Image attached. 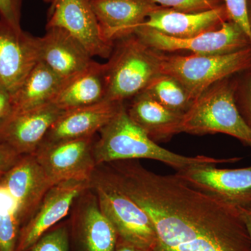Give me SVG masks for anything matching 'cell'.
Returning <instances> with one entry per match:
<instances>
[{"label": "cell", "mask_w": 251, "mask_h": 251, "mask_svg": "<svg viewBox=\"0 0 251 251\" xmlns=\"http://www.w3.org/2000/svg\"><path fill=\"white\" fill-rule=\"evenodd\" d=\"M107 165L117 184L151 219L156 234L153 251H251L236 206L136 160Z\"/></svg>", "instance_id": "cell-1"}, {"label": "cell", "mask_w": 251, "mask_h": 251, "mask_svg": "<svg viewBox=\"0 0 251 251\" xmlns=\"http://www.w3.org/2000/svg\"><path fill=\"white\" fill-rule=\"evenodd\" d=\"M94 145L97 166L120 161L155 160L179 171L198 165L216 166L234 163L242 158H216L206 156H186L178 154L157 145L156 142L132 121L125 105L99 132Z\"/></svg>", "instance_id": "cell-2"}, {"label": "cell", "mask_w": 251, "mask_h": 251, "mask_svg": "<svg viewBox=\"0 0 251 251\" xmlns=\"http://www.w3.org/2000/svg\"><path fill=\"white\" fill-rule=\"evenodd\" d=\"M237 75L216 82L193 100L183 115L180 133H222L251 147V129L236 103Z\"/></svg>", "instance_id": "cell-3"}, {"label": "cell", "mask_w": 251, "mask_h": 251, "mask_svg": "<svg viewBox=\"0 0 251 251\" xmlns=\"http://www.w3.org/2000/svg\"><path fill=\"white\" fill-rule=\"evenodd\" d=\"M158 51L134 34L115 41L107 64L105 100L123 103L141 93L161 74Z\"/></svg>", "instance_id": "cell-4"}, {"label": "cell", "mask_w": 251, "mask_h": 251, "mask_svg": "<svg viewBox=\"0 0 251 251\" xmlns=\"http://www.w3.org/2000/svg\"><path fill=\"white\" fill-rule=\"evenodd\" d=\"M90 185L117 236L143 250L153 251L156 234L151 219L117 184L106 164L97 166Z\"/></svg>", "instance_id": "cell-5"}, {"label": "cell", "mask_w": 251, "mask_h": 251, "mask_svg": "<svg viewBox=\"0 0 251 251\" xmlns=\"http://www.w3.org/2000/svg\"><path fill=\"white\" fill-rule=\"evenodd\" d=\"M160 61L161 74L179 81L194 100L216 82L251 70V47L211 55H168L161 52Z\"/></svg>", "instance_id": "cell-6"}, {"label": "cell", "mask_w": 251, "mask_h": 251, "mask_svg": "<svg viewBox=\"0 0 251 251\" xmlns=\"http://www.w3.org/2000/svg\"><path fill=\"white\" fill-rule=\"evenodd\" d=\"M144 44L158 52L185 51L193 54H224L251 47L246 33L233 21H228L216 30L194 37L179 39L144 26L133 31Z\"/></svg>", "instance_id": "cell-7"}, {"label": "cell", "mask_w": 251, "mask_h": 251, "mask_svg": "<svg viewBox=\"0 0 251 251\" xmlns=\"http://www.w3.org/2000/svg\"><path fill=\"white\" fill-rule=\"evenodd\" d=\"M71 211V251H115L116 230L100 210L90 185L75 199Z\"/></svg>", "instance_id": "cell-8"}, {"label": "cell", "mask_w": 251, "mask_h": 251, "mask_svg": "<svg viewBox=\"0 0 251 251\" xmlns=\"http://www.w3.org/2000/svg\"><path fill=\"white\" fill-rule=\"evenodd\" d=\"M96 135L41 146L34 153L52 185L70 181H90L97 165L94 156Z\"/></svg>", "instance_id": "cell-9"}, {"label": "cell", "mask_w": 251, "mask_h": 251, "mask_svg": "<svg viewBox=\"0 0 251 251\" xmlns=\"http://www.w3.org/2000/svg\"><path fill=\"white\" fill-rule=\"evenodd\" d=\"M49 3L46 28L65 29L82 44L92 57L109 58L114 44L102 35L89 0H44Z\"/></svg>", "instance_id": "cell-10"}, {"label": "cell", "mask_w": 251, "mask_h": 251, "mask_svg": "<svg viewBox=\"0 0 251 251\" xmlns=\"http://www.w3.org/2000/svg\"><path fill=\"white\" fill-rule=\"evenodd\" d=\"M175 175L192 187L237 208L251 206V166L221 169L198 165Z\"/></svg>", "instance_id": "cell-11"}, {"label": "cell", "mask_w": 251, "mask_h": 251, "mask_svg": "<svg viewBox=\"0 0 251 251\" xmlns=\"http://www.w3.org/2000/svg\"><path fill=\"white\" fill-rule=\"evenodd\" d=\"M90 187V181L70 180L49 188L35 212L20 231L16 251H25L72 209L75 199Z\"/></svg>", "instance_id": "cell-12"}, {"label": "cell", "mask_w": 251, "mask_h": 251, "mask_svg": "<svg viewBox=\"0 0 251 251\" xmlns=\"http://www.w3.org/2000/svg\"><path fill=\"white\" fill-rule=\"evenodd\" d=\"M39 62V37L0 20V81L12 95Z\"/></svg>", "instance_id": "cell-13"}, {"label": "cell", "mask_w": 251, "mask_h": 251, "mask_svg": "<svg viewBox=\"0 0 251 251\" xmlns=\"http://www.w3.org/2000/svg\"><path fill=\"white\" fill-rule=\"evenodd\" d=\"M63 112L54 104L49 103L15 112L0 130V139L21 156L34 154Z\"/></svg>", "instance_id": "cell-14"}, {"label": "cell", "mask_w": 251, "mask_h": 251, "mask_svg": "<svg viewBox=\"0 0 251 251\" xmlns=\"http://www.w3.org/2000/svg\"><path fill=\"white\" fill-rule=\"evenodd\" d=\"M0 183L14 200L22 227L53 186L34 154L23 156Z\"/></svg>", "instance_id": "cell-15"}, {"label": "cell", "mask_w": 251, "mask_h": 251, "mask_svg": "<svg viewBox=\"0 0 251 251\" xmlns=\"http://www.w3.org/2000/svg\"><path fill=\"white\" fill-rule=\"evenodd\" d=\"M123 106L124 103L103 100L64 111L50 128L40 147L94 136Z\"/></svg>", "instance_id": "cell-16"}, {"label": "cell", "mask_w": 251, "mask_h": 251, "mask_svg": "<svg viewBox=\"0 0 251 251\" xmlns=\"http://www.w3.org/2000/svg\"><path fill=\"white\" fill-rule=\"evenodd\" d=\"M39 61L64 80L94 62L85 46L62 28H46L45 35L39 37Z\"/></svg>", "instance_id": "cell-17"}, {"label": "cell", "mask_w": 251, "mask_h": 251, "mask_svg": "<svg viewBox=\"0 0 251 251\" xmlns=\"http://www.w3.org/2000/svg\"><path fill=\"white\" fill-rule=\"evenodd\" d=\"M102 35L110 44L133 34L154 10L161 7L150 0H90Z\"/></svg>", "instance_id": "cell-18"}, {"label": "cell", "mask_w": 251, "mask_h": 251, "mask_svg": "<svg viewBox=\"0 0 251 251\" xmlns=\"http://www.w3.org/2000/svg\"><path fill=\"white\" fill-rule=\"evenodd\" d=\"M228 21L230 18L225 4L197 13L181 12L161 6L150 13L140 26L151 28L173 37L187 39L216 30Z\"/></svg>", "instance_id": "cell-19"}, {"label": "cell", "mask_w": 251, "mask_h": 251, "mask_svg": "<svg viewBox=\"0 0 251 251\" xmlns=\"http://www.w3.org/2000/svg\"><path fill=\"white\" fill-rule=\"evenodd\" d=\"M107 64L94 62L64 81L52 103L62 111L88 106L105 100Z\"/></svg>", "instance_id": "cell-20"}, {"label": "cell", "mask_w": 251, "mask_h": 251, "mask_svg": "<svg viewBox=\"0 0 251 251\" xmlns=\"http://www.w3.org/2000/svg\"><path fill=\"white\" fill-rule=\"evenodd\" d=\"M126 110L132 121L156 143L180 133L183 115L163 106L145 91L132 99Z\"/></svg>", "instance_id": "cell-21"}, {"label": "cell", "mask_w": 251, "mask_h": 251, "mask_svg": "<svg viewBox=\"0 0 251 251\" xmlns=\"http://www.w3.org/2000/svg\"><path fill=\"white\" fill-rule=\"evenodd\" d=\"M64 81L39 61L12 95L15 112L52 103Z\"/></svg>", "instance_id": "cell-22"}, {"label": "cell", "mask_w": 251, "mask_h": 251, "mask_svg": "<svg viewBox=\"0 0 251 251\" xmlns=\"http://www.w3.org/2000/svg\"><path fill=\"white\" fill-rule=\"evenodd\" d=\"M158 103L176 113L184 115L193 100L179 81L165 74H160L145 89Z\"/></svg>", "instance_id": "cell-23"}, {"label": "cell", "mask_w": 251, "mask_h": 251, "mask_svg": "<svg viewBox=\"0 0 251 251\" xmlns=\"http://www.w3.org/2000/svg\"><path fill=\"white\" fill-rule=\"evenodd\" d=\"M21 227L17 205L0 183V251H16Z\"/></svg>", "instance_id": "cell-24"}, {"label": "cell", "mask_w": 251, "mask_h": 251, "mask_svg": "<svg viewBox=\"0 0 251 251\" xmlns=\"http://www.w3.org/2000/svg\"><path fill=\"white\" fill-rule=\"evenodd\" d=\"M25 251H71L69 220L51 227Z\"/></svg>", "instance_id": "cell-25"}, {"label": "cell", "mask_w": 251, "mask_h": 251, "mask_svg": "<svg viewBox=\"0 0 251 251\" xmlns=\"http://www.w3.org/2000/svg\"><path fill=\"white\" fill-rule=\"evenodd\" d=\"M235 100L241 115L251 129V70L237 75Z\"/></svg>", "instance_id": "cell-26"}, {"label": "cell", "mask_w": 251, "mask_h": 251, "mask_svg": "<svg viewBox=\"0 0 251 251\" xmlns=\"http://www.w3.org/2000/svg\"><path fill=\"white\" fill-rule=\"evenodd\" d=\"M155 4L181 12L209 11L224 4V0H150Z\"/></svg>", "instance_id": "cell-27"}, {"label": "cell", "mask_w": 251, "mask_h": 251, "mask_svg": "<svg viewBox=\"0 0 251 251\" xmlns=\"http://www.w3.org/2000/svg\"><path fill=\"white\" fill-rule=\"evenodd\" d=\"M230 18L246 33L251 44V31L247 14V0H224Z\"/></svg>", "instance_id": "cell-28"}, {"label": "cell", "mask_w": 251, "mask_h": 251, "mask_svg": "<svg viewBox=\"0 0 251 251\" xmlns=\"http://www.w3.org/2000/svg\"><path fill=\"white\" fill-rule=\"evenodd\" d=\"M23 0H0V20L21 30Z\"/></svg>", "instance_id": "cell-29"}, {"label": "cell", "mask_w": 251, "mask_h": 251, "mask_svg": "<svg viewBox=\"0 0 251 251\" xmlns=\"http://www.w3.org/2000/svg\"><path fill=\"white\" fill-rule=\"evenodd\" d=\"M23 156L0 139V182Z\"/></svg>", "instance_id": "cell-30"}, {"label": "cell", "mask_w": 251, "mask_h": 251, "mask_svg": "<svg viewBox=\"0 0 251 251\" xmlns=\"http://www.w3.org/2000/svg\"><path fill=\"white\" fill-rule=\"evenodd\" d=\"M15 113L12 94L0 81V130Z\"/></svg>", "instance_id": "cell-31"}, {"label": "cell", "mask_w": 251, "mask_h": 251, "mask_svg": "<svg viewBox=\"0 0 251 251\" xmlns=\"http://www.w3.org/2000/svg\"><path fill=\"white\" fill-rule=\"evenodd\" d=\"M238 209H239V213H240L243 223H244V226L247 228L251 244V206L238 208Z\"/></svg>", "instance_id": "cell-32"}, {"label": "cell", "mask_w": 251, "mask_h": 251, "mask_svg": "<svg viewBox=\"0 0 251 251\" xmlns=\"http://www.w3.org/2000/svg\"><path fill=\"white\" fill-rule=\"evenodd\" d=\"M115 251H147L140 248L124 240L122 238L117 237V242Z\"/></svg>", "instance_id": "cell-33"}, {"label": "cell", "mask_w": 251, "mask_h": 251, "mask_svg": "<svg viewBox=\"0 0 251 251\" xmlns=\"http://www.w3.org/2000/svg\"><path fill=\"white\" fill-rule=\"evenodd\" d=\"M247 14L251 31V0H247Z\"/></svg>", "instance_id": "cell-34"}, {"label": "cell", "mask_w": 251, "mask_h": 251, "mask_svg": "<svg viewBox=\"0 0 251 251\" xmlns=\"http://www.w3.org/2000/svg\"><path fill=\"white\" fill-rule=\"evenodd\" d=\"M89 1H90V0H89Z\"/></svg>", "instance_id": "cell-35"}]
</instances>
